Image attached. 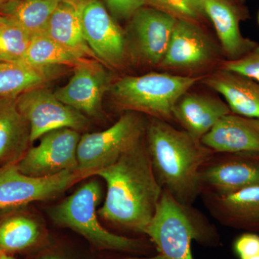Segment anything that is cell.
Returning <instances> with one entry per match:
<instances>
[{
	"mask_svg": "<svg viewBox=\"0 0 259 259\" xmlns=\"http://www.w3.org/2000/svg\"><path fill=\"white\" fill-rule=\"evenodd\" d=\"M40 259H64L61 258L60 257L56 256V255H44V256H42L41 258Z\"/></svg>",
	"mask_w": 259,
	"mask_h": 259,
	"instance_id": "34",
	"label": "cell"
},
{
	"mask_svg": "<svg viewBox=\"0 0 259 259\" xmlns=\"http://www.w3.org/2000/svg\"><path fill=\"white\" fill-rule=\"evenodd\" d=\"M199 175L202 194L226 195L256 187L259 154L214 153L201 167Z\"/></svg>",
	"mask_w": 259,
	"mask_h": 259,
	"instance_id": "10",
	"label": "cell"
},
{
	"mask_svg": "<svg viewBox=\"0 0 259 259\" xmlns=\"http://www.w3.org/2000/svg\"><path fill=\"white\" fill-rule=\"evenodd\" d=\"M203 82L224 97L233 113L259 119V83L257 81L222 68L207 76Z\"/></svg>",
	"mask_w": 259,
	"mask_h": 259,
	"instance_id": "19",
	"label": "cell"
},
{
	"mask_svg": "<svg viewBox=\"0 0 259 259\" xmlns=\"http://www.w3.org/2000/svg\"><path fill=\"white\" fill-rule=\"evenodd\" d=\"M0 259H16L10 253H5V252L0 251Z\"/></svg>",
	"mask_w": 259,
	"mask_h": 259,
	"instance_id": "32",
	"label": "cell"
},
{
	"mask_svg": "<svg viewBox=\"0 0 259 259\" xmlns=\"http://www.w3.org/2000/svg\"><path fill=\"white\" fill-rule=\"evenodd\" d=\"M64 67H34L24 62L0 61V99L13 98L47 86L64 74Z\"/></svg>",
	"mask_w": 259,
	"mask_h": 259,
	"instance_id": "22",
	"label": "cell"
},
{
	"mask_svg": "<svg viewBox=\"0 0 259 259\" xmlns=\"http://www.w3.org/2000/svg\"><path fill=\"white\" fill-rule=\"evenodd\" d=\"M145 235L164 259H194L192 241L214 245L219 239L202 213L180 203L165 190Z\"/></svg>",
	"mask_w": 259,
	"mask_h": 259,
	"instance_id": "3",
	"label": "cell"
},
{
	"mask_svg": "<svg viewBox=\"0 0 259 259\" xmlns=\"http://www.w3.org/2000/svg\"><path fill=\"white\" fill-rule=\"evenodd\" d=\"M32 35L0 13V61L23 62Z\"/></svg>",
	"mask_w": 259,
	"mask_h": 259,
	"instance_id": "26",
	"label": "cell"
},
{
	"mask_svg": "<svg viewBox=\"0 0 259 259\" xmlns=\"http://www.w3.org/2000/svg\"><path fill=\"white\" fill-rule=\"evenodd\" d=\"M84 59L62 47L46 33L32 37L23 62L34 67L69 66L74 68Z\"/></svg>",
	"mask_w": 259,
	"mask_h": 259,
	"instance_id": "25",
	"label": "cell"
},
{
	"mask_svg": "<svg viewBox=\"0 0 259 259\" xmlns=\"http://www.w3.org/2000/svg\"><path fill=\"white\" fill-rule=\"evenodd\" d=\"M42 236L41 227L30 216L15 214L0 219V251L30 249L40 243Z\"/></svg>",
	"mask_w": 259,
	"mask_h": 259,
	"instance_id": "23",
	"label": "cell"
},
{
	"mask_svg": "<svg viewBox=\"0 0 259 259\" xmlns=\"http://www.w3.org/2000/svg\"><path fill=\"white\" fill-rule=\"evenodd\" d=\"M223 69L243 75L259 83V47L240 59L228 61Z\"/></svg>",
	"mask_w": 259,
	"mask_h": 259,
	"instance_id": "28",
	"label": "cell"
},
{
	"mask_svg": "<svg viewBox=\"0 0 259 259\" xmlns=\"http://www.w3.org/2000/svg\"><path fill=\"white\" fill-rule=\"evenodd\" d=\"M15 1L16 0H0V10Z\"/></svg>",
	"mask_w": 259,
	"mask_h": 259,
	"instance_id": "33",
	"label": "cell"
},
{
	"mask_svg": "<svg viewBox=\"0 0 259 259\" xmlns=\"http://www.w3.org/2000/svg\"><path fill=\"white\" fill-rule=\"evenodd\" d=\"M145 139L162 189L180 203L192 205L202 194L199 170L214 153L185 131L153 117L146 124Z\"/></svg>",
	"mask_w": 259,
	"mask_h": 259,
	"instance_id": "2",
	"label": "cell"
},
{
	"mask_svg": "<svg viewBox=\"0 0 259 259\" xmlns=\"http://www.w3.org/2000/svg\"><path fill=\"white\" fill-rule=\"evenodd\" d=\"M107 10L115 19H130L140 8L146 5V0H105Z\"/></svg>",
	"mask_w": 259,
	"mask_h": 259,
	"instance_id": "29",
	"label": "cell"
},
{
	"mask_svg": "<svg viewBox=\"0 0 259 259\" xmlns=\"http://www.w3.org/2000/svg\"><path fill=\"white\" fill-rule=\"evenodd\" d=\"M80 132L61 128L44 135L37 146L30 148L16 166L24 175L47 177L66 171H77Z\"/></svg>",
	"mask_w": 259,
	"mask_h": 259,
	"instance_id": "9",
	"label": "cell"
},
{
	"mask_svg": "<svg viewBox=\"0 0 259 259\" xmlns=\"http://www.w3.org/2000/svg\"><path fill=\"white\" fill-rule=\"evenodd\" d=\"M73 69L69 81L54 94L87 117H100L103 97L112 85L110 74L100 61L93 59H83Z\"/></svg>",
	"mask_w": 259,
	"mask_h": 259,
	"instance_id": "13",
	"label": "cell"
},
{
	"mask_svg": "<svg viewBox=\"0 0 259 259\" xmlns=\"http://www.w3.org/2000/svg\"><path fill=\"white\" fill-rule=\"evenodd\" d=\"M16 98L0 99V167L18 163L32 144L30 125Z\"/></svg>",
	"mask_w": 259,
	"mask_h": 259,
	"instance_id": "21",
	"label": "cell"
},
{
	"mask_svg": "<svg viewBox=\"0 0 259 259\" xmlns=\"http://www.w3.org/2000/svg\"><path fill=\"white\" fill-rule=\"evenodd\" d=\"M62 0H16L0 10L30 35L45 33L48 23Z\"/></svg>",
	"mask_w": 259,
	"mask_h": 259,
	"instance_id": "24",
	"label": "cell"
},
{
	"mask_svg": "<svg viewBox=\"0 0 259 259\" xmlns=\"http://www.w3.org/2000/svg\"><path fill=\"white\" fill-rule=\"evenodd\" d=\"M146 124L139 114L127 112L109 128L81 136L77 171L84 178L113 164L144 137Z\"/></svg>",
	"mask_w": 259,
	"mask_h": 259,
	"instance_id": "6",
	"label": "cell"
},
{
	"mask_svg": "<svg viewBox=\"0 0 259 259\" xmlns=\"http://www.w3.org/2000/svg\"><path fill=\"white\" fill-rule=\"evenodd\" d=\"M16 99L19 110L30 125L32 144L55 130L81 132L88 128V117L61 102L46 86L32 89Z\"/></svg>",
	"mask_w": 259,
	"mask_h": 259,
	"instance_id": "7",
	"label": "cell"
},
{
	"mask_svg": "<svg viewBox=\"0 0 259 259\" xmlns=\"http://www.w3.org/2000/svg\"><path fill=\"white\" fill-rule=\"evenodd\" d=\"M206 17L212 21L221 47L229 61L236 60L259 47L240 30L241 14L236 3L228 0H203Z\"/></svg>",
	"mask_w": 259,
	"mask_h": 259,
	"instance_id": "18",
	"label": "cell"
},
{
	"mask_svg": "<svg viewBox=\"0 0 259 259\" xmlns=\"http://www.w3.org/2000/svg\"><path fill=\"white\" fill-rule=\"evenodd\" d=\"M125 259H164V258L160 253H158V254L153 255V256L142 257V258H140V257H131V258Z\"/></svg>",
	"mask_w": 259,
	"mask_h": 259,
	"instance_id": "31",
	"label": "cell"
},
{
	"mask_svg": "<svg viewBox=\"0 0 259 259\" xmlns=\"http://www.w3.org/2000/svg\"><path fill=\"white\" fill-rule=\"evenodd\" d=\"M83 178L77 171L47 177L21 173L16 164L0 167V211L12 210L36 201L57 197Z\"/></svg>",
	"mask_w": 259,
	"mask_h": 259,
	"instance_id": "8",
	"label": "cell"
},
{
	"mask_svg": "<svg viewBox=\"0 0 259 259\" xmlns=\"http://www.w3.org/2000/svg\"><path fill=\"white\" fill-rule=\"evenodd\" d=\"M197 78L167 73L125 76L112 83L110 94L122 110L144 113L153 118L173 119L179 100L197 82Z\"/></svg>",
	"mask_w": 259,
	"mask_h": 259,
	"instance_id": "4",
	"label": "cell"
},
{
	"mask_svg": "<svg viewBox=\"0 0 259 259\" xmlns=\"http://www.w3.org/2000/svg\"><path fill=\"white\" fill-rule=\"evenodd\" d=\"M200 141L216 153L259 154V119L231 112L223 116Z\"/></svg>",
	"mask_w": 259,
	"mask_h": 259,
	"instance_id": "15",
	"label": "cell"
},
{
	"mask_svg": "<svg viewBox=\"0 0 259 259\" xmlns=\"http://www.w3.org/2000/svg\"><path fill=\"white\" fill-rule=\"evenodd\" d=\"M258 23H259V14H258Z\"/></svg>",
	"mask_w": 259,
	"mask_h": 259,
	"instance_id": "36",
	"label": "cell"
},
{
	"mask_svg": "<svg viewBox=\"0 0 259 259\" xmlns=\"http://www.w3.org/2000/svg\"><path fill=\"white\" fill-rule=\"evenodd\" d=\"M83 36L99 61L120 67L127 56L125 33L101 0H84L81 10Z\"/></svg>",
	"mask_w": 259,
	"mask_h": 259,
	"instance_id": "12",
	"label": "cell"
},
{
	"mask_svg": "<svg viewBox=\"0 0 259 259\" xmlns=\"http://www.w3.org/2000/svg\"><path fill=\"white\" fill-rule=\"evenodd\" d=\"M127 51L142 64L159 66L177 18L152 7H142L129 19Z\"/></svg>",
	"mask_w": 259,
	"mask_h": 259,
	"instance_id": "11",
	"label": "cell"
},
{
	"mask_svg": "<svg viewBox=\"0 0 259 259\" xmlns=\"http://www.w3.org/2000/svg\"><path fill=\"white\" fill-rule=\"evenodd\" d=\"M228 1L231 2V3H236L238 2L242 1V0H228Z\"/></svg>",
	"mask_w": 259,
	"mask_h": 259,
	"instance_id": "35",
	"label": "cell"
},
{
	"mask_svg": "<svg viewBox=\"0 0 259 259\" xmlns=\"http://www.w3.org/2000/svg\"><path fill=\"white\" fill-rule=\"evenodd\" d=\"M211 215L223 226L259 231V186L226 195L202 193Z\"/></svg>",
	"mask_w": 259,
	"mask_h": 259,
	"instance_id": "16",
	"label": "cell"
},
{
	"mask_svg": "<svg viewBox=\"0 0 259 259\" xmlns=\"http://www.w3.org/2000/svg\"><path fill=\"white\" fill-rule=\"evenodd\" d=\"M144 138L113 164L93 175L107 184L106 197L99 215L114 226L145 235L163 189L155 176Z\"/></svg>",
	"mask_w": 259,
	"mask_h": 259,
	"instance_id": "1",
	"label": "cell"
},
{
	"mask_svg": "<svg viewBox=\"0 0 259 259\" xmlns=\"http://www.w3.org/2000/svg\"><path fill=\"white\" fill-rule=\"evenodd\" d=\"M102 197L97 180L90 181L51 209V219L59 226L79 233L97 248L117 251H139L142 241L109 231L97 218V206Z\"/></svg>",
	"mask_w": 259,
	"mask_h": 259,
	"instance_id": "5",
	"label": "cell"
},
{
	"mask_svg": "<svg viewBox=\"0 0 259 259\" xmlns=\"http://www.w3.org/2000/svg\"><path fill=\"white\" fill-rule=\"evenodd\" d=\"M231 112L228 105L221 99L187 93L177 102L173 118L182 126L184 131L200 141L223 116Z\"/></svg>",
	"mask_w": 259,
	"mask_h": 259,
	"instance_id": "17",
	"label": "cell"
},
{
	"mask_svg": "<svg viewBox=\"0 0 259 259\" xmlns=\"http://www.w3.org/2000/svg\"><path fill=\"white\" fill-rule=\"evenodd\" d=\"M83 3L84 0H62L51 15L45 33L81 59L98 60L83 36Z\"/></svg>",
	"mask_w": 259,
	"mask_h": 259,
	"instance_id": "20",
	"label": "cell"
},
{
	"mask_svg": "<svg viewBox=\"0 0 259 259\" xmlns=\"http://www.w3.org/2000/svg\"><path fill=\"white\" fill-rule=\"evenodd\" d=\"M146 4L175 18L195 23L206 17L203 0H146Z\"/></svg>",
	"mask_w": 259,
	"mask_h": 259,
	"instance_id": "27",
	"label": "cell"
},
{
	"mask_svg": "<svg viewBox=\"0 0 259 259\" xmlns=\"http://www.w3.org/2000/svg\"><path fill=\"white\" fill-rule=\"evenodd\" d=\"M218 55L212 39L195 22L177 19L159 66L177 71H195L212 64Z\"/></svg>",
	"mask_w": 259,
	"mask_h": 259,
	"instance_id": "14",
	"label": "cell"
},
{
	"mask_svg": "<svg viewBox=\"0 0 259 259\" xmlns=\"http://www.w3.org/2000/svg\"><path fill=\"white\" fill-rule=\"evenodd\" d=\"M234 248L240 259H259V236L245 233L235 242Z\"/></svg>",
	"mask_w": 259,
	"mask_h": 259,
	"instance_id": "30",
	"label": "cell"
}]
</instances>
